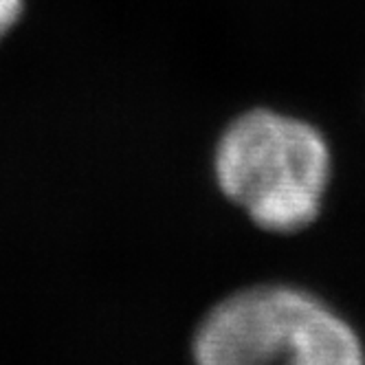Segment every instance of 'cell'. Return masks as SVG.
Returning a JSON list of instances; mask_svg holds the SVG:
<instances>
[{"mask_svg": "<svg viewBox=\"0 0 365 365\" xmlns=\"http://www.w3.org/2000/svg\"><path fill=\"white\" fill-rule=\"evenodd\" d=\"M214 170L222 194L262 229L291 233L317 218L330 180V150L310 123L251 110L220 137Z\"/></svg>", "mask_w": 365, "mask_h": 365, "instance_id": "6da1fadb", "label": "cell"}, {"mask_svg": "<svg viewBox=\"0 0 365 365\" xmlns=\"http://www.w3.org/2000/svg\"><path fill=\"white\" fill-rule=\"evenodd\" d=\"M317 299L291 289H251L222 302L196 334L198 365H284L295 354L308 312Z\"/></svg>", "mask_w": 365, "mask_h": 365, "instance_id": "7a4b0ae2", "label": "cell"}, {"mask_svg": "<svg viewBox=\"0 0 365 365\" xmlns=\"http://www.w3.org/2000/svg\"><path fill=\"white\" fill-rule=\"evenodd\" d=\"M286 365H365L356 334L315 302L302 328L295 356Z\"/></svg>", "mask_w": 365, "mask_h": 365, "instance_id": "3957f363", "label": "cell"}, {"mask_svg": "<svg viewBox=\"0 0 365 365\" xmlns=\"http://www.w3.org/2000/svg\"><path fill=\"white\" fill-rule=\"evenodd\" d=\"M24 0H0V40H3L20 20Z\"/></svg>", "mask_w": 365, "mask_h": 365, "instance_id": "277c9868", "label": "cell"}]
</instances>
